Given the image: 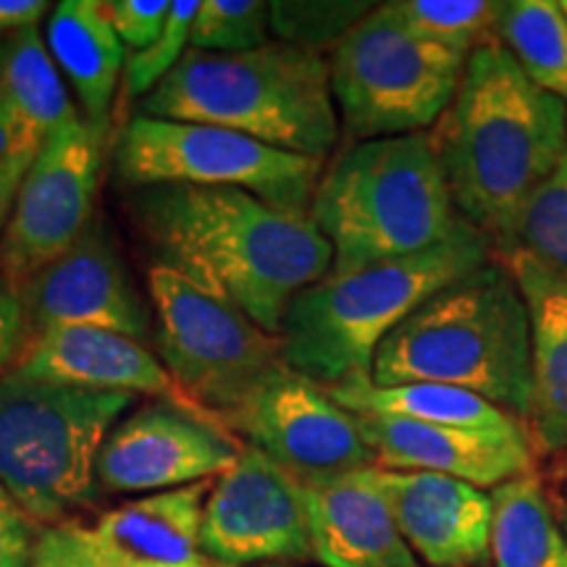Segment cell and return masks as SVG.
Returning <instances> with one entry per match:
<instances>
[{"instance_id":"cell-1","label":"cell","mask_w":567,"mask_h":567,"mask_svg":"<svg viewBox=\"0 0 567 567\" xmlns=\"http://www.w3.org/2000/svg\"><path fill=\"white\" fill-rule=\"evenodd\" d=\"M132 210L161 266L239 308L271 334H281L295 297L334 266V250L313 218L274 208L243 189L140 187Z\"/></svg>"},{"instance_id":"cell-2","label":"cell","mask_w":567,"mask_h":567,"mask_svg":"<svg viewBox=\"0 0 567 567\" xmlns=\"http://www.w3.org/2000/svg\"><path fill=\"white\" fill-rule=\"evenodd\" d=\"M429 134L460 218L499 255L513 250L528 200L567 155V101L492 38L467 55L455 101Z\"/></svg>"},{"instance_id":"cell-3","label":"cell","mask_w":567,"mask_h":567,"mask_svg":"<svg viewBox=\"0 0 567 567\" xmlns=\"http://www.w3.org/2000/svg\"><path fill=\"white\" fill-rule=\"evenodd\" d=\"M371 381L467 389L528 425L534 413L530 321L505 260L494 255L396 326L375 352Z\"/></svg>"},{"instance_id":"cell-4","label":"cell","mask_w":567,"mask_h":567,"mask_svg":"<svg viewBox=\"0 0 567 567\" xmlns=\"http://www.w3.org/2000/svg\"><path fill=\"white\" fill-rule=\"evenodd\" d=\"M140 116L221 126L318 161L339 137L329 59L287 42L247 53L189 48L179 66L142 97Z\"/></svg>"},{"instance_id":"cell-5","label":"cell","mask_w":567,"mask_h":567,"mask_svg":"<svg viewBox=\"0 0 567 567\" xmlns=\"http://www.w3.org/2000/svg\"><path fill=\"white\" fill-rule=\"evenodd\" d=\"M494 258L471 224L410 258L329 274L300 292L281 323L284 360L321 386L373 371L384 339L421 305Z\"/></svg>"},{"instance_id":"cell-6","label":"cell","mask_w":567,"mask_h":567,"mask_svg":"<svg viewBox=\"0 0 567 567\" xmlns=\"http://www.w3.org/2000/svg\"><path fill=\"white\" fill-rule=\"evenodd\" d=\"M310 218L334 250L331 274L410 258L463 224L429 132L354 142L323 172Z\"/></svg>"},{"instance_id":"cell-7","label":"cell","mask_w":567,"mask_h":567,"mask_svg":"<svg viewBox=\"0 0 567 567\" xmlns=\"http://www.w3.org/2000/svg\"><path fill=\"white\" fill-rule=\"evenodd\" d=\"M134 396L0 375V486L38 526L90 499L97 455Z\"/></svg>"},{"instance_id":"cell-8","label":"cell","mask_w":567,"mask_h":567,"mask_svg":"<svg viewBox=\"0 0 567 567\" xmlns=\"http://www.w3.org/2000/svg\"><path fill=\"white\" fill-rule=\"evenodd\" d=\"M467 55L423 40L375 6L331 48V92L352 140L417 134L436 126L463 82Z\"/></svg>"},{"instance_id":"cell-9","label":"cell","mask_w":567,"mask_h":567,"mask_svg":"<svg viewBox=\"0 0 567 567\" xmlns=\"http://www.w3.org/2000/svg\"><path fill=\"white\" fill-rule=\"evenodd\" d=\"M147 289L158 323V352L182 396L221 417L260 381L287 368L279 334L203 292L174 268L155 264Z\"/></svg>"},{"instance_id":"cell-10","label":"cell","mask_w":567,"mask_h":567,"mask_svg":"<svg viewBox=\"0 0 567 567\" xmlns=\"http://www.w3.org/2000/svg\"><path fill=\"white\" fill-rule=\"evenodd\" d=\"M116 168L132 187L193 184L250 193L274 208L310 216L323 161L264 145L208 124L134 116L118 137Z\"/></svg>"},{"instance_id":"cell-11","label":"cell","mask_w":567,"mask_h":567,"mask_svg":"<svg viewBox=\"0 0 567 567\" xmlns=\"http://www.w3.org/2000/svg\"><path fill=\"white\" fill-rule=\"evenodd\" d=\"M101 134L76 118L42 142L0 237V279L13 292L69 252L92 226Z\"/></svg>"},{"instance_id":"cell-12","label":"cell","mask_w":567,"mask_h":567,"mask_svg":"<svg viewBox=\"0 0 567 567\" xmlns=\"http://www.w3.org/2000/svg\"><path fill=\"white\" fill-rule=\"evenodd\" d=\"M218 421L300 484L342 478L375 465L358 417L337 405L326 386L289 365L260 381Z\"/></svg>"},{"instance_id":"cell-13","label":"cell","mask_w":567,"mask_h":567,"mask_svg":"<svg viewBox=\"0 0 567 567\" xmlns=\"http://www.w3.org/2000/svg\"><path fill=\"white\" fill-rule=\"evenodd\" d=\"M210 481L140 496L84 526L38 530L32 567H216L200 544Z\"/></svg>"},{"instance_id":"cell-14","label":"cell","mask_w":567,"mask_h":567,"mask_svg":"<svg viewBox=\"0 0 567 567\" xmlns=\"http://www.w3.org/2000/svg\"><path fill=\"white\" fill-rule=\"evenodd\" d=\"M245 444L208 410L155 400L113 425L97 455V481L111 492H172L237 465Z\"/></svg>"},{"instance_id":"cell-15","label":"cell","mask_w":567,"mask_h":567,"mask_svg":"<svg viewBox=\"0 0 567 567\" xmlns=\"http://www.w3.org/2000/svg\"><path fill=\"white\" fill-rule=\"evenodd\" d=\"M200 544L216 567L302 563L313 557L302 484L245 444L205 499Z\"/></svg>"},{"instance_id":"cell-16","label":"cell","mask_w":567,"mask_h":567,"mask_svg":"<svg viewBox=\"0 0 567 567\" xmlns=\"http://www.w3.org/2000/svg\"><path fill=\"white\" fill-rule=\"evenodd\" d=\"M30 334L59 326H90L142 342L151 329L147 305L103 226L92 224L59 260L19 292ZM30 339V337H27Z\"/></svg>"},{"instance_id":"cell-17","label":"cell","mask_w":567,"mask_h":567,"mask_svg":"<svg viewBox=\"0 0 567 567\" xmlns=\"http://www.w3.org/2000/svg\"><path fill=\"white\" fill-rule=\"evenodd\" d=\"M375 455V467L386 471L442 473L478 488H496L530 476L536 446L526 423L513 429H457L408 421L396 415L352 413Z\"/></svg>"},{"instance_id":"cell-18","label":"cell","mask_w":567,"mask_h":567,"mask_svg":"<svg viewBox=\"0 0 567 567\" xmlns=\"http://www.w3.org/2000/svg\"><path fill=\"white\" fill-rule=\"evenodd\" d=\"M408 547L429 567H481L492 559L494 499L467 481L423 471L368 467Z\"/></svg>"},{"instance_id":"cell-19","label":"cell","mask_w":567,"mask_h":567,"mask_svg":"<svg viewBox=\"0 0 567 567\" xmlns=\"http://www.w3.org/2000/svg\"><path fill=\"white\" fill-rule=\"evenodd\" d=\"M6 373L87 392L184 400L166 365L145 344L90 326H59L30 334L17 363Z\"/></svg>"},{"instance_id":"cell-20","label":"cell","mask_w":567,"mask_h":567,"mask_svg":"<svg viewBox=\"0 0 567 567\" xmlns=\"http://www.w3.org/2000/svg\"><path fill=\"white\" fill-rule=\"evenodd\" d=\"M313 557L323 567H421L368 471L302 484Z\"/></svg>"},{"instance_id":"cell-21","label":"cell","mask_w":567,"mask_h":567,"mask_svg":"<svg viewBox=\"0 0 567 567\" xmlns=\"http://www.w3.org/2000/svg\"><path fill=\"white\" fill-rule=\"evenodd\" d=\"M513 271L530 321L534 413L528 431L536 452H567V276L513 250L499 255Z\"/></svg>"},{"instance_id":"cell-22","label":"cell","mask_w":567,"mask_h":567,"mask_svg":"<svg viewBox=\"0 0 567 567\" xmlns=\"http://www.w3.org/2000/svg\"><path fill=\"white\" fill-rule=\"evenodd\" d=\"M48 51L80 97L92 130H109L113 95L124 76L126 48L101 0H63L51 11Z\"/></svg>"},{"instance_id":"cell-23","label":"cell","mask_w":567,"mask_h":567,"mask_svg":"<svg viewBox=\"0 0 567 567\" xmlns=\"http://www.w3.org/2000/svg\"><path fill=\"white\" fill-rule=\"evenodd\" d=\"M0 97L17 126V151H40L61 126L76 122V109L38 27L0 45Z\"/></svg>"},{"instance_id":"cell-24","label":"cell","mask_w":567,"mask_h":567,"mask_svg":"<svg viewBox=\"0 0 567 567\" xmlns=\"http://www.w3.org/2000/svg\"><path fill=\"white\" fill-rule=\"evenodd\" d=\"M326 392L350 413L396 415L434 425H457V429H513L523 423L484 396L446 384L375 386L371 375L360 373L326 386Z\"/></svg>"},{"instance_id":"cell-25","label":"cell","mask_w":567,"mask_h":567,"mask_svg":"<svg viewBox=\"0 0 567 567\" xmlns=\"http://www.w3.org/2000/svg\"><path fill=\"white\" fill-rule=\"evenodd\" d=\"M494 567H567V534L534 473L492 488Z\"/></svg>"},{"instance_id":"cell-26","label":"cell","mask_w":567,"mask_h":567,"mask_svg":"<svg viewBox=\"0 0 567 567\" xmlns=\"http://www.w3.org/2000/svg\"><path fill=\"white\" fill-rule=\"evenodd\" d=\"M494 40L523 74L567 101V17L555 0H507L494 19Z\"/></svg>"},{"instance_id":"cell-27","label":"cell","mask_w":567,"mask_h":567,"mask_svg":"<svg viewBox=\"0 0 567 567\" xmlns=\"http://www.w3.org/2000/svg\"><path fill=\"white\" fill-rule=\"evenodd\" d=\"M392 9L423 40L471 55L494 38L499 3L486 0H394Z\"/></svg>"},{"instance_id":"cell-28","label":"cell","mask_w":567,"mask_h":567,"mask_svg":"<svg viewBox=\"0 0 567 567\" xmlns=\"http://www.w3.org/2000/svg\"><path fill=\"white\" fill-rule=\"evenodd\" d=\"M513 250L567 276V155L528 200L517 221Z\"/></svg>"},{"instance_id":"cell-29","label":"cell","mask_w":567,"mask_h":567,"mask_svg":"<svg viewBox=\"0 0 567 567\" xmlns=\"http://www.w3.org/2000/svg\"><path fill=\"white\" fill-rule=\"evenodd\" d=\"M271 6L260 0H203L189 48L205 53H247L268 45Z\"/></svg>"},{"instance_id":"cell-30","label":"cell","mask_w":567,"mask_h":567,"mask_svg":"<svg viewBox=\"0 0 567 567\" xmlns=\"http://www.w3.org/2000/svg\"><path fill=\"white\" fill-rule=\"evenodd\" d=\"M200 3L203 0H172L168 19L163 24L158 40L142 48V51L126 53L122 76L126 101L147 97L179 66L184 53L189 51V32H193V21L200 11Z\"/></svg>"},{"instance_id":"cell-31","label":"cell","mask_w":567,"mask_h":567,"mask_svg":"<svg viewBox=\"0 0 567 567\" xmlns=\"http://www.w3.org/2000/svg\"><path fill=\"white\" fill-rule=\"evenodd\" d=\"M271 30L281 42L321 53L331 48L373 9L368 3H268Z\"/></svg>"},{"instance_id":"cell-32","label":"cell","mask_w":567,"mask_h":567,"mask_svg":"<svg viewBox=\"0 0 567 567\" xmlns=\"http://www.w3.org/2000/svg\"><path fill=\"white\" fill-rule=\"evenodd\" d=\"M168 9H172L168 0H109L105 3L113 30L124 42L126 53L142 51L158 40L168 19Z\"/></svg>"},{"instance_id":"cell-33","label":"cell","mask_w":567,"mask_h":567,"mask_svg":"<svg viewBox=\"0 0 567 567\" xmlns=\"http://www.w3.org/2000/svg\"><path fill=\"white\" fill-rule=\"evenodd\" d=\"M38 523L0 486V567H32Z\"/></svg>"},{"instance_id":"cell-34","label":"cell","mask_w":567,"mask_h":567,"mask_svg":"<svg viewBox=\"0 0 567 567\" xmlns=\"http://www.w3.org/2000/svg\"><path fill=\"white\" fill-rule=\"evenodd\" d=\"M27 337H30V329H27L24 305L13 289L0 281V375L9 371L6 365L17 363Z\"/></svg>"},{"instance_id":"cell-35","label":"cell","mask_w":567,"mask_h":567,"mask_svg":"<svg viewBox=\"0 0 567 567\" xmlns=\"http://www.w3.org/2000/svg\"><path fill=\"white\" fill-rule=\"evenodd\" d=\"M34 158H38V151H17L0 163V231H6V226L11 221L19 187Z\"/></svg>"},{"instance_id":"cell-36","label":"cell","mask_w":567,"mask_h":567,"mask_svg":"<svg viewBox=\"0 0 567 567\" xmlns=\"http://www.w3.org/2000/svg\"><path fill=\"white\" fill-rule=\"evenodd\" d=\"M51 3L45 0H0V34H17L21 30L38 27Z\"/></svg>"},{"instance_id":"cell-37","label":"cell","mask_w":567,"mask_h":567,"mask_svg":"<svg viewBox=\"0 0 567 567\" xmlns=\"http://www.w3.org/2000/svg\"><path fill=\"white\" fill-rule=\"evenodd\" d=\"M13 145H17V126H13L9 105H6L3 97H0V163L13 153Z\"/></svg>"},{"instance_id":"cell-38","label":"cell","mask_w":567,"mask_h":567,"mask_svg":"<svg viewBox=\"0 0 567 567\" xmlns=\"http://www.w3.org/2000/svg\"><path fill=\"white\" fill-rule=\"evenodd\" d=\"M559 6H563V11H565V17H567V0H563V3H559Z\"/></svg>"},{"instance_id":"cell-39","label":"cell","mask_w":567,"mask_h":567,"mask_svg":"<svg viewBox=\"0 0 567 567\" xmlns=\"http://www.w3.org/2000/svg\"><path fill=\"white\" fill-rule=\"evenodd\" d=\"M258 567H284V565H258Z\"/></svg>"}]
</instances>
